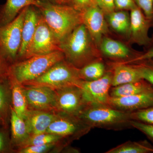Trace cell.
I'll return each mask as SVG.
<instances>
[{"label":"cell","mask_w":153,"mask_h":153,"mask_svg":"<svg viewBox=\"0 0 153 153\" xmlns=\"http://www.w3.org/2000/svg\"><path fill=\"white\" fill-rule=\"evenodd\" d=\"M79 72L82 80L92 81L101 78L106 71L104 63L101 60H97L79 68Z\"/></svg>","instance_id":"22"},{"label":"cell","mask_w":153,"mask_h":153,"mask_svg":"<svg viewBox=\"0 0 153 153\" xmlns=\"http://www.w3.org/2000/svg\"><path fill=\"white\" fill-rule=\"evenodd\" d=\"M112 71V87L143 79L138 69L133 65L116 63Z\"/></svg>","instance_id":"19"},{"label":"cell","mask_w":153,"mask_h":153,"mask_svg":"<svg viewBox=\"0 0 153 153\" xmlns=\"http://www.w3.org/2000/svg\"><path fill=\"white\" fill-rule=\"evenodd\" d=\"M82 24L88 30L97 46H99L104 36L108 32L105 13L96 4L81 12Z\"/></svg>","instance_id":"12"},{"label":"cell","mask_w":153,"mask_h":153,"mask_svg":"<svg viewBox=\"0 0 153 153\" xmlns=\"http://www.w3.org/2000/svg\"><path fill=\"white\" fill-rule=\"evenodd\" d=\"M60 46L66 61L76 68H82L100 60L97 45L83 24L77 26L63 39Z\"/></svg>","instance_id":"1"},{"label":"cell","mask_w":153,"mask_h":153,"mask_svg":"<svg viewBox=\"0 0 153 153\" xmlns=\"http://www.w3.org/2000/svg\"><path fill=\"white\" fill-rule=\"evenodd\" d=\"M107 15L125 25L128 28H130V15H128V13L126 12L125 11H116L115 10Z\"/></svg>","instance_id":"31"},{"label":"cell","mask_w":153,"mask_h":153,"mask_svg":"<svg viewBox=\"0 0 153 153\" xmlns=\"http://www.w3.org/2000/svg\"><path fill=\"white\" fill-rule=\"evenodd\" d=\"M107 20L110 26L117 33L121 34H129V28L111 17L107 16Z\"/></svg>","instance_id":"32"},{"label":"cell","mask_w":153,"mask_h":153,"mask_svg":"<svg viewBox=\"0 0 153 153\" xmlns=\"http://www.w3.org/2000/svg\"><path fill=\"white\" fill-rule=\"evenodd\" d=\"M130 124L131 127H134L140 131L147 136L153 139V124L144 123L138 121L131 120Z\"/></svg>","instance_id":"29"},{"label":"cell","mask_w":153,"mask_h":153,"mask_svg":"<svg viewBox=\"0 0 153 153\" xmlns=\"http://www.w3.org/2000/svg\"><path fill=\"white\" fill-rule=\"evenodd\" d=\"M153 152V149L142 143L130 141L111 149L106 153H147Z\"/></svg>","instance_id":"24"},{"label":"cell","mask_w":153,"mask_h":153,"mask_svg":"<svg viewBox=\"0 0 153 153\" xmlns=\"http://www.w3.org/2000/svg\"><path fill=\"white\" fill-rule=\"evenodd\" d=\"M7 146V140L5 135L2 132H0V152H2Z\"/></svg>","instance_id":"39"},{"label":"cell","mask_w":153,"mask_h":153,"mask_svg":"<svg viewBox=\"0 0 153 153\" xmlns=\"http://www.w3.org/2000/svg\"><path fill=\"white\" fill-rule=\"evenodd\" d=\"M152 58H153V48L148 51L147 52L141 55V56L133 58V59L129 60V61H127V62L123 63L128 64V63H134V62H137V61L149 60V59H152Z\"/></svg>","instance_id":"38"},{"label":"cell","mask_w":153,"mask_h":153,"mask_svg":"<svg viewBox=\"0 0 153 153\" xmlns=\"http://www.w3.org/2000/svg\"><path fill=\"white\" fill-rule=\"evenodd\" d=\"M96 4L107 15L115 10L114 0H96Z\"/></svg>","instance_id":"33"},{"label":"cell","mask_w":153,"mask_h":153,"mask_svg":"<svg viewBox=\"0 0 153 153\" xmlns=\"http://www.w3.org/2000/svg\"><path fill=\"white\" fill-rule=\"evenodd\" d=\"M39 16L32 6L26 7L22 29V44L18 55L20 57H24L28 45L35 34Z\"/></svg>","instance_id":"18"},{"label":"cell","mask_w":153,"mask_h":153,"mask_svg":"<svg viewBox=\"0 0 153 153\" xmlns=\"http://www.w3.org/2000/svg\"><path fill=\"white\" fill-rule=\"evenodd\" d=\"M39 8L44 21L60 43L82 24L81 12L73 7L43 3Z\"/></svg>","instance_id":"3"},{"label":"cell","mask_w":153,"mask_h":153,"mask_svg":"<svg viewBox=\"0 0 153 153\" xmlns=\"http://www.w3.org/2000/svg\"><path fill=\"white\" fill-rule=\"evenodd\" d=\"M130 11L128 34L130 39L136 44L140 45H146L150 42L148 34L150 25L148 19L137 6Z\"/></svg>","instance_id":"14"},{"label":"cell","mask_w":153,"mask_h":153,"mask_svg":"<svg viewBox=\"0 0 153 153\" xmlns=\"http://www.w3.org/2000/svg\"><path fill=\"white\" fill-rule=\"evenodd\" d=\"M91 129L77 117L58 113L46 133L72 140L77 139Z\"/></svg>","instance_id":"8"},{"label":"cell","mask_w":153,"mask_h":153,"mask_svg":"<svg viewBox=\"0 0 153 153\" xmlns=\"http://www.w3.org/2000/svg\"><path fill=\"white\" fill-rule=\"evenodd\" d=\"M131 120L153 124V106L130 112Z\"/></svg>","instance_id":"26"},{"label":"cell","mask_w":153,"mask_h":153,"mask_svg":"<svg viewBox=\"0 0 153 153\" xmlns=\"http://www.w3.org/2000/svg\"><path fill=\"white\" fill-rule=\"evenodd\" d=\"M114 5L118 10H131L137 6L134 0H114Z\"/></svg>","instance_id":"34"},{"label":"cell","mask_w":153,"mask_h":153,"mask_svg":"<svg viewBox=\"0 0 153 153\" xmlns=\"http://www.w3.org/2000/svg\"><path fill=\"white\" fill-rule=\"evenodd\" d=\"M63 139L58 136L52 134L44 133L30 136L25 141L19 146V148L25 147L33 145L47 144L57 143Z\"/></svg>","instance_id":"25"},{"label":"cell","mask_w":153,"mask_h":153,"mask_svg":"<svg viewBox=\"0 0 153 153\" xmlns=\"http://www.w3.org/2000/svg\"><path fill=\"white\" fill-rule=\"evenodd\" d=\"M77 117L91 128L120 130L131 127L130 112L116 109L108 105H88Z\"/></svg>","instance_id":"2"},{"label":"cell","mask_w":153,"mask_h":153,"mask_svg":"<svg viewBox=\"0 0 153 153\" xmlns=\"http://www.w3.org/2000/svg\"><path fill=\"white\" fill-rule=\"evenodd\" d=\"M56 2L58 3H63L66 2L67 1V0H55Z\"/></svg>","instance_id":"40"},{"label":"cell","mask_w":153,"mask_h":153,"mask_svg":"<svg viewBox=\"0 0 153 153\" xmlns=\"http://www.w3.org/2000/svg\"><path fill=\"white\" fill-rule=\"evenodd\" d=\"M64 59V54L60 51L33 56L10 66L9 77L19 84L24 85L38 78Z\"/></svg>","instance_id":"4"},{"label":"cell","mask_w":153,"mask_h":153,"mask_svg":"<svg viewBox=\"0 0 153 153\" xmlns=\"http://www.w3.org/2000/svg\"><path fill=\"white\" fill-rule=\"evenodd\" d=\"M22 87L28 109L57 112L55 90L41 85H22Z\"/></svg>","instance_id":"10"},{"label":"cell","mask_w":153,"mask_h":153,"mask_svg":"<svg viewBox=\"0 0 153 153\" xmlns=\"http://www.w3.org/2000/svg\"><path fill=\"white\" fill-rule=\"evenodd\" d=\"M26 7L7 25L0 27V49L8 62L18 57L22 41V32Z\"/></svg>","instance_id":"6"},{"label":"cell","mask_w":153,"mask_h":153,"mask_svg":"<svg viewBox=\"0 0 153 153\" xmlns=\"http://www.w3.org/2000/svg\"><path fill=\"white\" fill-rule=\"evenodd\" d=\"M138 69L143 79H145L153 85V69L143 66H134Z\"/></svg>","instance_id":"36"},{"label":"cell","mask_w":153,"mask_h":153,"mask_svg":"<svg viewBox=\"0 0 153 153\" xmlns=\"http://www.w3.org/2000/svg\"><path fill=\"white\" fill-rule=\"evenodd\" d=\"M10 66L8 62L3 56L0 49V80L8 77Z\"/></svg>","instance_id":"35"},{"label":"cell","mask_w":153,"mask_h":153,"mask_svg":"<svg viewBox=\"0 0 153 153\" xmlns=\"http://www.w3.org/2000/svg\"><path fill=\"white\" fill-rule=\"evenodd\" d=\"M57 143L47 144L33 145L20 148V153H44L48 152L55 147Z\"/></svg>","instance_id":"28"},{"label":"cell","mask_w":153,"mask_h":153,"mask_svg":"<svg viewBox=\"0 0 153 153\" xmlns=\"http://www.w3.org/2000/svg\"><path fill=\"white\" fill-rule=\"evenodd\" d=\"M143 80L111 87L109 91L110 97H121L130 96L153 90L149 85L143 82Z\"/></svg>","instance_id":"20"},{"label":"cell","mask_w":153,"mask_h":153,"mask_svg":"<svg viewBox=\"0 0 153 153\" xmlns=\"http://www.w3.org/2000/svg\"><path fill=\"white\" fill-rule=\"evenodd\" d=\"M96 0H72L73 6L77 10L82 12L88 7L96 4Z\"/></svg>","instance_id":"37"},{"label":"cell","mask_w":153,"mask_h":153,"mask_svg":"<svg viewBox=\"0 0 153 153\" xmlns=\"http://www.w3.org/2000/svg\"><path fill=\"white\" fill-rule=\"evenodd\" d=\"M57 114L54 112L28 109L24 120L30 135L46 133Z\"/></svg>","instance_id":"15"},{"label":"cell","mask_w":153,"mask_h":153,"mask_svg":"<svg viewBox=\"0 0 153 153\" xmlns=\"http://www.w3.org/2000/svg\"><path fill=\"white\" fill-rule=\"evenodd\" d=\"M55 90L57 112L77 117L88 105L79 86H68Z\"/></svg>","instance_id":"9"},{"label":"cell","mask_w":153,"mask_h":153,"mask_svg":"<svg viewBox=\"0 0 153 153\" xmlns=\"http://www.w3.org/2000/svg\"><path fill=\"white\" fill-rule=\"evenodd\" d=\"M43 3L38 0H7L0 9V27L12 22L25 8L33 6L40 8Z\"/></svg>","instance_id":"16"},{"label":"cell","mask_w":153,"mask_h":153,"mask_svg":"<svg viewBox=\"0 0 153 153\" xmlns=\"http://www.w3.org/2000/svg\"><path fill=\"white\" fill-rule=\"evenodd\" d=\"M11 125L13 139L19 146L30 135L25 120L17 115L13 108H11Z\"/></svg>","instance_id":"21"},{"label":"cell","mask_w":153,"mask_h":153,"mask_svg":"<svg viewBox=\"0 0 153 153\" xmlns=\"http://www.w3.org/2000/svg\"><path fill=\"white\" fill-rule=\"evenodd\" d=\"M108 105L116 109L126 112L151 107L153 106V90L130 96L110 97Z\"/></svg>","instance_id":"13"},{"label":"cell","mask_w":153,"mask_h":153,"mask_svg":"<svg viewBox=\"0 0 153 153\" xmlns=\"http://www.w3.org/2000/svg\"><path fill=\"white\" fill-rule=\"evenodd\" d=\"M6 79L0 80V114L2 115L7 111L10 100V91L4 82Z\"/></svg>","instance_id":"27"},{"label":"cell","mask_w":153,"mask_h":153,"mask_svg":"<svg viewBox=\"0 0 153 153\" xmlns=\"http://www.w3.org/2000/svg\"><path fill=\"white\" fill-rule=\"evenodd\" d=\"M100 52L103 55L114 60L124 63L130 60L131 51L123 43L111 38L103 37L100 44Z\"/></svg>","instance_id":"17"},{"label":"cell","mask_w":153,"mask_h":153,"mask_svg":"<svg viewBox=\"0 0 153 153\" xmlns=\"http://www.w3.org/2000/svg\"><path fill=\"white\" fill-rule=\"evenodd\" d=\"M112 71H106L102 77L92 81L82 80L79 86L88 104L108 105L112 87Z\"/></svg>","instance_id":"11"},{"label":"cell","mask_w":153,"mask_h":153,"mask_svg":"<svg viewBox=\"0 0 153 153\" xmlns=\"http://www.w3.org/2000/svg\"><path fill=\"white\" fill-rule=\"evenodd\" d=\"M60 45V42L42 16H39L36 32L28 45L24 57L27 59L37 55L61 51Z\"/></svg>","instance_id":"7"},{"label":"cell","mask_w":153,"mask_h":153,"mask_svg":"<svg viewBox=\"0 0 153 153\" xmlns=\"http://www.w3.org/2000/svg\"><path fill=\"white\" fill-rule=\"evenodd\" d=\"M67 1H72V0H67Z\"/></svg>","instance_id":"41"},{"label":"cell","mask_w":153,"mask_h":153,"mask_svg":"<svg viewBox=\"0 0 153 153\" xmlns=\"http://www.w3.org/2000/svg\"><path fill=\"white\" fill-rule=\"evenodd\" d=\"M148 19L153 17V0H134Z\"/></svg>","instance_id":"30"},{"label":"cell","mask_w":153,"mask_h":153,"mask_svg":"<svg viewBox=\"0 0 153 153\" xmlns=\"http://www.w3.org/2000/svg\"><path fill=\"white\" fill-rule=\"evenodd\" d=\"M82 80L79 68L64 60L55 64L38 78L24 85H41L57 90L68 86H79Z\"/></svg>","instance_id":"5"},{"label":"cell","mask_w":153,"mask_h":153,"mask_svg":"<svg viewBox=\"0 0 153 153\" xmlns=\"http://www.w3.org/2000/svg\"><path fill=\"white\" fill-rule=\"evenodd\" d=\"M11 80L13 83L12 89L13 108L17 115L24 119L28 108L22 85Z\"/></svg>","instance_id":"23"}]
</instances>
